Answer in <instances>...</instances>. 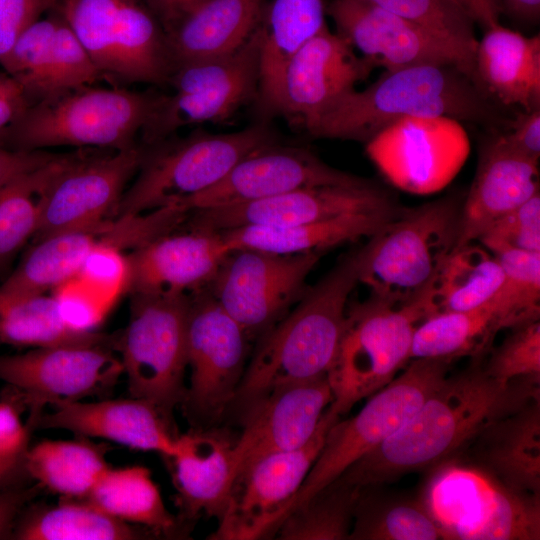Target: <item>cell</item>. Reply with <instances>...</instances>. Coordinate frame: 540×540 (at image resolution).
I'll list each match as a JSON object with an SVG mask.
<instances>
[{"label": "cell", "mask_w": 540, "mask_h": 540, "mask_svg": "<svg viewBox=\"0 0 540 540\" xmlns=\"http://www.w3.org/2000/svg\"><path fill=\"white\" fill-rule=\"evenodd\" d=\"M341 418L331 406L303 446L261 456L235 476L213 540H253L274 535L315 462L329 428Z\"/></svg>", "instance_id": "5bb4252c"}, {"label": "cell", "mask_w": 540, "mask_h": 540, "mask_svg": "<svg viewBox=\"0 0 540 540\" xmlns=\"http://www.w3.org/2000/svg\"><path fill=\"white\" fill-rule=\"evenodd\" d=\"M35 490L14 488L0 490V538L5 537L23 505L31 499Z\"/></svg>", "instance_id": "6f0895ef"}, {"label": "cell", "mask_w": 540, "mask_h": 540, "mask_svg": "<svg viewBox=\"0 0 540 540\" xmlns=\"http://www.w3.org/2000/svg\"><path fill=\"white\" fill-rule=\"evenodd\" d=\"M477 240L490 252H540V193L495 220Z\"/></svg>", "instance_id": "7dc6e473"}, {"label": "cell", "mask_w": 540, "mask_h": 540, "mask_svg": "<svg viewBox=\"0 0 540 540\" xmlns=\"http://www.w3.org/2000/svg\"><path fill=\"white\" fill-rule=\"evenodd\" d=\"M82 500L152 534L171 535L177 529L178 520L165 506L151 471L144 466H109Z\"/></svg>", "instance_id": "1f68e13d"}, {"label": "cell", "mask_w": 540, "mask_h": 540, "mask_svg": "<svg viewBox=\"0 0 540 540\" xmlns=\"http://www.w3.org/2000/svg\"><path fill=\"white\" fill-rule=\"evenodd\" d=\"M65 322L80 332H94L106 309L87 296L66 292L56 296Z\"/></svg>", "instance_id": "816d5d0a"}, {"label": "cell", "mask_w": 540, "mask_h": 540, "mask_svg": "<svg viewBox=\"0 0 540 540\" xmlns=\"http://www.w3.org/2000/svg\"><path fill=\"white\" fill-rule=\"evenodd\" d=\"M368 182L328 165L307 148L276 141L246 155L219 182L179 206L192 211L257 201L306 187Z\"/></svg>", "instance_id": "ac0fdd59"}, {"label": "cell", "mask_w": 540, "mask_h": 540, "mask_svg": "<svg viewBox=\"0 0 540 540\" xmlns=\"http://www.w3.org/2000/svg\"><path fill=\"white\" fill-rule=\"evenodd\" d=\"M323 0H273L257 26L259 35L258 98L275 112L283 71L289 60L326 25Z\"/></svg>", "instance_id": "f546056e"}, {"label": "cell", "mask_w": 540, "mask_h": 540, "mask_svg": "<svg viewBox=\"0 0 540 540\" xmlns=\"http://www.w3.org/2000/svg\"><path fill=\"white\" fill-rule=\"evenodd\" d=\"M461 205L456 195L445 196L382 225L356 251L358 283L392 305L421 296L456 247Z\"/></svg>", "instance_id": "5b68a950"}, {"label": "cell", "mask_w": 540, "mask_h": 540, "mask_svg": "<svg viewBox=\"0 0 540 540\" xmlns=\"http://www.w3.org/2000/svg\"><path fill=\"white\" fill-rule=\"evenodd\" d=\"M60 0H0V57L22 32Z\"/></svg>", "instance_id": "c3c4849f"}, {"label": "cell", "mask_w": 540, "mask_h": 540, "mask_svg": "<svg viewBox=\"0 0 540 540\" xmlns=\"http://www.w3.org/2000/svg\"><path fill=\"white\" fill-rule=\"evenodd\" d=\"M538 192V163L514 151L501 133L488 138L481 146L472 185L461 205L455 249L477 240L495 220Z\"/></svg>", "instance_id": "d4e9b609"}, {"label": "cell", "mask_w": 540, "mask_h": 540, "mask_svg": "<svg viewBox=\"0 0 540 540\" xmlns=\"http://www.w3.org/2000/svg\"><path fill=\"white\" fill-rule=\"evenodd\" d=\"M100 229L65 231L38 239L0 285V295L44 294L66 283L79 274L85 259L99 243Z\"/></svg>", "instance_id": "d6a6232c"}, {"label": "cell", "mask_w": 540, "mask_h": 540, "mask_svg": "<svg viewBox=\"0 0 540 540\" xmlns=\"http://www.w3.org/2000/svg\"><path fill=\"white\" fill-rule=\"evenodd\" d=\"M145 148L134 146L95 154L79 150L47 186L41 204L38 239L65 231L100 228L138 171Z\"/></svg>", "instance_id": "e0dca14e"}, {"label": "cell", "mask_w": 540, "mask_h": 540, "mask_svg": "<svg viewBox=\"0 0 540 540\" xmlns=\"http://www.w3.org/2000/svg\"><path fill=\"white\" fill-rule=\"evenodd\" d=\"M263 1L207 0L198 6L167 35L174 68L240 47L258 26Z\"/></svg>", "instance_id": "4dcf8cb0"}, {"label": "cell", "mask_w": 540, "mask_h": 540, "mask_svg": "<svg viewBox=\"0 0 540 540\" xmlns=\"http://www.w3.org/2000/svg\"><path fill=\"white\" fill-rule=\"evenodd\" d=\"M131 295L129 322L118 341L130 396L153 404L176 427L174 410L186 391L190 295Z\"/></svg>", "instance_id": "8fae6325"}, {"label": "cell", "mask_w": 540, "mask_h": 540, "mask_svg": "<svg viewBox=\"0 0 540 540\" xmlns=\"http://www.w3.org/2000/svg\"><path fill=\"white\" fill-rule=\"evenodd\" d=\"M28 432L18 413L8 403L0 402V453L7 455L25 454Z\"/></svg>", "instance_id": "db71d44e"}, {"label": "cell", "mask_w": 540, "mask_h": 540, "mask_svg": "<svg viewBox=\"0 0 540 540\" xmlns=\"http://www.w3.org/2000/svg\"><path fill=\"white\" fill-rule=\"evenodd\" d=\"M156 96L112 85L66 91L29 105L0 130V146L17 151L57 146L132 148Z\"/></svg>", "instance_id": "277c9868"}, {"label": "cell", "mask_w": 540, "mask_h": 540, "mask_svg": "<svg viewBox=\"0 0 540 540\" xmlns=\"http://www.w3.org/2000/svg\"><path fill=\"white\" fill-rule=\"evenodd\" d=\"M77 153L59 154L48 164L0 187V266L6 264L36 234L47 186Z\"/></svg>", "instance_id": "f35d334b"}, {"label": "cell", "mask_w": 540, "mask_h": 540, "mask_svg": "<svg viewBox=\"0 0 540 540\" xmlns=\"http://www.w3.org/2000/svg\"><path fill=\"white\" fill-rule=\"evenodd\" d=\"M483 358L448 375L396 433L337 479L361 488L428 471L461 455L492 422L540 397V383L500 382L486 373Z\"/></svg>", "instance_id": "6da1fadb"}, {"label": "cell", "mask_w": 540, "mask_h": 540, "mask_svg": "<svg viewBox=\"0 0 540 540\" xmlns=\"http://www.w3.org/2000/svg\"><path fill=\"white\" fill-rule=\"evenodd\" d=\"M360 489L336 479L288 513L274 535L280 540H348Z\"/></svg>", "instance_id": "60d3db41"}, {"label": "cell", "mask_w": 540, "mask_h": 540, "mask_svg": "<svg viewBox=\"0 0 540 540\" xmlns=\"http://www.w3.org/2000/svg\"><path fill=\"white\" fill-rule=\"evenodd\" d=\"M332 400L327 376L282 386L261 399L238 423L236 474L261 456L307 443Z\"/></svg>", "instance_id": "603a6c76"}, {"label": "cell", "mask_w": 540, "mask_h": 540, "mask_svg": "<svg viewBox=\"0 0 540 540\" xmlns=\"http://www.w3.org/2000/svg\"><path fill=\"white\" fill-rule=\"evenodd\" d=\"M29 477L25 467V454L7 455L0 453V490L8 489L21 476Z\"/></svg>", "instance_id": "91938a15"}, {"label": "cell", "mask_w": 540, "mask_h": 540, "mask_svg": "<svg viewBox=\"0 0 540 540\" xmlns=\"http://www.w3.org/2000/svg\"><path fill=\"white\" fill-rule=\"evenodd\" d=\"M273 142L270 127L256 124L229 133L195 131L146 146L138 175L124 191L115 215L180 205L219 182L246 155Z\"/></svg>", "instance_id": "52a82bcc"}, {"label": "cell", "mask_w": 540, "mask_h": 540, "mask_svg": "<svg viewBox=\"0 0 540 540\" xmlns=\"http://www.w3.org/2000/svg\"><path fill=\"white\" fill-rule=\"evenodd\" d=\"M234 443L228 432L216 426L179 434L175 452L166 458L182 519L222 517L236 475Z\"/></svg>", "instance_id": "484cf974"}, {"label": "cell", "mask_w": 540, "mask_h": 540, "mask_svg": "<svg viewBox=\"0 0 540 540\" xmlns=\"http://www.w3.org/2000/svg\"><path fill=\"white\" fill-rule=\"evenodd\" d=\"M500 332L490 302L468 311L438 312L417 326L410 359L435 358L454 361L484 357Z\"/></svg>", "instance_id": "d590c367"}, {"label": "cell", "mask_w": 540, "mask_h": 540, "mask_svg": "<svg viewBox=\"0 0 540 540\" xmlns=\"http://www.w3.org/2000/svg\"><path fill=\"white\" fill-rule=\"evenodd\" d=\"M57 20L38 19L0 57V65L19 83L30 105L51 95Z\"/></svg>", "instance_id": "ee69618b"}, {"label": "cell", "mask_w": 540, "mask_h": 540, "mask_svg": "<svg viewBox=\"0 0 540 540\" xmlns=\"http://www.w3.org/2000/svg\"><path fill=\"white\" fill-rule=\"evenodd\" d=\"M432 314L430 289L404 305L371 295L348 305L339 350L327 374L330 405L340 416L391 382L409 363L414 332Z\"/></svg>", "instance_id": "ba28073f"}, {"label": "cell", "mask_w": 540, "mask_h": 540, "mask_svg": "<svg viewBox=\"0 0 540 540\" xmlns=\"http://www.w3.org/2000/svg\"><path fill=\"white\" fill-rule=\"evenodd\" d=\"M444 540L419 500L383 497L361 487L348 540Z\"/></svg>", "instance_id": "ab89813d"}, {"label": "cell", "mask_w": 540, "mask_h": 540, "mask_svg": "<svg viewBox=\"0 0 540 540\" xmlns=\"http://www.w3.org/2000/svg\"><path fill=\"white\" fill-rule=\"evenodd\" d=\"M325 11L336 33L373 69L393 71L421 64H456L468 73L461 59L442 42L369 0H332Z\"/></svg>", "instance_id": "44dd1931"}, {"label": "cell", "mask_w": 540, "mask_h": 540, "mask_svg": "<svg viewBox=\"0 0 540 540\" xmlns=\"http://www.w3.org/2000/svg\"><path fill=\"white\" fill-rule=\"evenodd\" d=\"M456 64H421L386 71L363 90H353L304 129L316 138L366 143L406 117H448L506 131L512 119Z\"/></svg>", "instance_id": "7a4b0ae2"}, {"label": "cell", "mask_w": 540, "mask_h": 540, "mask_svg": "<svg viewBox=\"0 0 540 540\" xmlns=\"http://www.w3.org/2000/svg\"><path fill=\"white\" fill-rule=\"evenodd\" d=\"M118 340L0 355V380L30 405L36 424L45 405L102 396L117 383L123 374L121 360L113 353Z\"/></svg>", "instance_id": "2e32d148"}, {"label": "cell", "mask_w": 540, "mask_h": 540, "mask_svg": "<svg viewBox=\"0 0 540 540\" xmlns=\"http://www.w3.org/2000/svg\"><path fill=\"white\" fill-rule=\"evenodd\" d=\"M369 1L412 22L442 42L461 59L474 78V55L478 43L474 22L454 0Z\"/></svg>", "instance_id": "7bdbcfd3"}, {"label": "cell", "mask_w": 540, "mask_h": 540, "mask_svg": "<svg viewBox=\"0 0 540 540\" xmlns=\"http://www.w3.org/2000/svg\"><path fill=\"white\" fill-rule=\"evenodd\" d=\"M62 16L112 86L167 85L168 37L140 0H64Z\"/></svg>", "instance_id": "30bf717a"}, {"label": "cell", "mask_w": 540, "mask_h": 540, "mask_svg": "<svg viewBox=\"0 0 540 540\" xmlns=\"http://www.w3.org/2000/svg\"><path fill=\"white\" fill-rule=\"evenodd\" d=\"M41 414L36 425L64 429L81 437L101 438L142 451L170 457L179 434L150 402L130 398L86 402L61 401Z\"/></svg>", "instance_id": "cb8c5ba5"}, {"label": "cell", "mask_w": 540, "mask_h": 540, "mask_svg": "<svg viewBox=\"0 0 540 540\" xmlns=\"http://www.w3.org/2000/svg\"><path fill=\"white\" fill-rule=\"evenodd\" d=\"M79 274L99 284L126 286V256L119 249L99 241L85 259Z\"/></svg>", "instance_id": "681fc988"}, {"label": "cell", "mask_w": 540, "mask_h": 540, "mask_svg": "<svg viewBox=\"0 0 540 540\" xmlns=\"http://www.w3.org/2000/svg\"><path fill=\"white\" fill-rule=\"evenodd\" d=\"M474 23L485 30L499 24V0H454Z\"/></svg>", "instance_id": "680465c9"}, {"label": "cell", "mask_w": 540, "mask_h": 540, "mask_svg": "<svg viewBox=\"0 0 540 540\" xmlns=\"http://www.w3.org/2000/svg\"><path fill=\"white\" fill-rule=\"evenodd\" d=\"M102 80L104 77L101 71L61 15L55 31L52 90L49 97L92 86Z\"/></svg>", "instance_id": "bcb514c9"}, {"label": "cell", "mask_w": 540, "mask_h": 540, "mask_svg": "<svg viewBox=\"0 0 540 540\" xmlns=\"http://www.w3.org/2000/svg\"><path fill=\"white\" fill-rule=\"evenodd\" d=\"M251 343L207 288L190 295L186 338L190 380L180 406L193 428L215 427L226 416Z\"/></svg>", "instance_id": "7c38bea8"}, {"label": "cell", "mask_w": 540, "mask_h": 540, "mask_svg": "<svg viewBox=\"0 0 540 540\" xmlns=\"http://www.w3.org/2000/svg\"><path fill=\"white\" fill-rule=\"evenodd\" d=\"M30 105L22 87L7 73L0 78V130Z\"/></svg>", "instance_id": "9f6ffc18"}, {"label": "cell", "mask_w": 540, "mask_h": 540, "mask_svg": "<svg viewBox=\"0 0 540 540\" xmlns=\"http://www.w3.org/2000/svg\"><path fill=\"white\" fill-rule=\"evenodd\" d=\"M501 12L525 21L536 22L540 16V0H499Z\"/></svg>", "instance_id": "94428289"}, {"label": "cell", "mask_w": 540, "mask_h": 540, "mask_svg": "<svg viewBox=\"0 0 540 540\" xmlns=\"http://www.w3.org/2000/svg\"><path fill=\"white\" fill-rule=\"evenodd\" d=\"M503 280L495 256L484 246L467 243L449 255L430 288L434 314L479 308L494 297Z\"/></svg>", "instance_id": "8d00e7d4"}, {"label": "cell", "mask_w": 540, "mask_h": 540, "mask_svg": "<svg viewBox=\"0 0 540 540\" xmlns=\"http://www.w3.org/2000/svg\"><path fill=\"white\" fill-rule=\"evenodd\" d=\"M146 535L136 525L115 519L84 500L70 498L34 507L15 532L20 540H134Z\"/></svg>", "instance_id": "74e56055"}, {"label": "cell", "mask_w": 540, "mask_h": 540, "mask_svg": "<svg viewBox=\"0 0 540 540\" xmlns=\"http://www.w3.org/2000/svg\"><path fill=\"white\" fill-rule=\"evenodd\" d=\"M230 250L218 231L165 234L126 255V289L131 294H194L209 286Z\"/></svg>", "instance_id": "7402d4cb"}, {"label": "cell", "mask_w": 540, "mask_h": 540, "mask_svg": "<svg viewBox=\"0 0 540 540\" xmlns=\"http://www.w3.org/2000/svg\"><path fill=\"white\" fill-rule=\"evenodd\" d=\"M505 142L520 155L536 163L540 158V109L520 111L509 128L500 132Z\"/></svg>", "instance_id": "f907efd6"}, {"label": "cell", "mask_w": 540, "mask_h": 540, "mask_svg": "<svg viewBox=\"0 0 540 540\" xmlns=\"http://www.w3.org/2000/svg\"><path fill=\"white\" fill-rule=\"evenodd\" d=\"M452 362L410 360L399 375L368 397L355 416L337 420L283 518L396 433L449 375Z\"/></svg>", "instance_id": "9c48e42d"}, {"label": "cell", "mask_w": 540, "mask_h": 540, "mask_svg": "<svg viewBox=\"0 0 540 540\" xmlns=\"http://www.w3.org/2000/svg\"><path fill=\"white\" fill-rule=\"evenodd\" d=\"M474 78L502 106L540 109V36L527 37L497 24L478 40Z\"/></svg>", "instance_id": "83f0119b"}, {"label": "cell", "mask_w": 540, "mask_h": 540, "mask_svg": "<svg viewBox=\"0 0 540 540\" xmlns=\"http://www.w3.org/2000/svg\"><path fill=\"white\" fill-rule=\"evenodd\" d=\"M401 211L396 207L349 213L296 226L239 227L218 232L230 249H255L282 255L324 253L362 237H370Z\"/></svg>", "instance_id": "f1b7e54d"}, {"label": "cell", "mask_w": 540, "mask_h": 540, "mask_svg": "<svg viewBox=\"0 0 540 540\" xmlns=\"http://www.w3.org/2000/svg\"><path fill=\"white\" fill-rule=\"evenodd\" d=\"M58 155L45 150L17 151L0 146V187L24 173L48 164Z\"/></svg>", "instance_id": "f5cc1de1"}, {"label": "cell", "mask_w": 540, "mask_h": 540, "mask_svg": "<svg viewBox=\"0 0 540 540\" xmlns=\"http://www.w3.org/2000/svg\"><path fill=\"white\" fill-rule=\"evenodd\" d=\"M428 472L418 498L444 540L540 539V495L514 491L460 457Z\"/></svg>", "instance_id": "8992f818"}, {"label": "cell", "mask_w": 540, "mask_h": 540, "mask_svg": "<svg viewBox=\"0 0 540 540\" xmlns=\"http://www.w3.org/2000/svg\"><path fill=\"white\" fill-rule=\"evenodd\" d=\"M119 336L80 332L62 317L56 296L0 295V341L34 348L109 343Z\"/></svg>", "instance_id": "836d02e7"}, {"label": "cell", "mask_w": 540, "mask_h": 540, "mask_svg": "<svg viewBox=\"0 0 540 540\" xmlns=\"http://www.w3.org/2000/svg\"><path fill=\"white\" fill-rule=\"evenodd\" d=\"M365 145L369 159L392 185L418 195L445 188L470 152L461 122L440 116L399 119Z\"/></svg>", "instance_id": "9a60e30c"}, {"label": "cell", "mask_w": 540, "mask_h": 540, "mask_svg": "<svg viewBox=\"0 0 540 540\" xmlns=\"http://www.w3.org/2000/svg\"><path fill=\"white\" fill-rule=\"evenodd\" d=\"M168 35L193 10L207 0H140Z\"/></svg>", "instance_id": "11a10c76"}, {"label": "cell", "mask_w": 540, "mask_h": 540, "mask_svg": "<svg viewBox=\"0 0 540 540\" xmlns=\"http://www.w3.org/2000/svg\"><path fill=\"white\" fill-rule=\"evenodd\" d=\"M507 337L487 353L486 373L509 383L527 380L540 383V319L510 329Z\"/></svg>", "instance_id": "f6af8a7d"}, {"label": "cell", "mask_w": 540, "mask_h": 540, "mask_svg": "<svg viewBox=\"0 0 540 540\" xmlns=\"http://www.w3.org/2000/svg\"><path fill=\"white\" fill-rule=\"evenodd\" d=\"M372 70L344 38L325 26L287 63L275 113L304 128L355 90Z\"/></svg>", "instance_id": "ffe728a7"}, {"label": "cell", "mask_w": 540, "mask_h": 540, "mask_svg": "<svg viewBox=\"0 0 540 540\" xmlns=\"http://www.w3.org/2000/svg\"><path fill=\"white\" fill-rule=\"evenodd\" d=\"M358 284L356 251L343 257L257 340L226 416L239 422L273 390L327 376Z\"/></svg>", "instance_id": "3957f363"}, {"label": "cell", "mask_w": 540, "mask_h": 540, "mask_svg": "<svg viewBox=\"0 0 540 540\" xmlns=\"http://www.w3.org/2000/svg\"><path fill=\"white\" fill-rule=\"evenodd\" d=\"M105 450L81 440H44L25 453L30 478L62 498L84 499L109 467Z\"/></svg>", "instance_id": "e575fe53"}, {"label": "cell", "mask_w": 540, "mask_h": 540, "mask_svg": "<svg viewBox=\"0 0 540 540\" xmlns=\"http://www.w3.org/2000/svg\"><path fill=\"white\" fill-rule=\"evenodd\" d=\"M391 196L373 182L300 188L236 205L190 211L188 229L222 231L239 227H287L349 213L396 208Z\"/></svg>", "instance_id": "d6986e66"}, {"label": "cell", "mask_w": 540, "mask_h": 540, "mask_svg": "<svg viewBox=\"0 0 540 540\" xmlns=\"http://www.w3.org/2000/svg\"><path fill=\"white\" fill-rule=\"evenodd\" d=\"M1 76H2V73H0V78H1Z\"/></svg>", "instance_id": "6125c7cd"}, {"label": "cell", "mask_w": 540, "mask_h": 540, "mask_svg": "<svg viewBox=\"0 0 540 540\" xmlns=\"http://www.w3.org/2000/svg\"><path fill=\"white\" fill-rule=\"evenodd\" d=\"M504 280L489 301L501 330L540 319V252L500 249L491 252Z\"/></svg>", "instance_id": "b9f144b4"}, {"label": "cell", "mask_w": 540, "mask_h": 540, "mask_svg": "<svg viewBox=\"0 0 540 540\" xmlns=\"http://www.w3.org/2000/svg\"><path fill=\"white\" fill-rule=\"evenodd\" d=\"M322 254L231 249L207 290L253 342L300 300Z\"/></svg>", "instance_id": "4fadbf2b"}, {"label": "cell", "mask_w": 540, "mask_h": 540, "mask_svg": "<svg viewBox=\"0 0 540 540\" xmlns=\"http://www.w3.org/2000/svg\"><path fill=\"white\" fill-rule=\"evenodd\" d=\"M458 457L514 491L540 495V397L486 426Z\"/></svg>", "instance_id": "4316f807"}]
</instances>
